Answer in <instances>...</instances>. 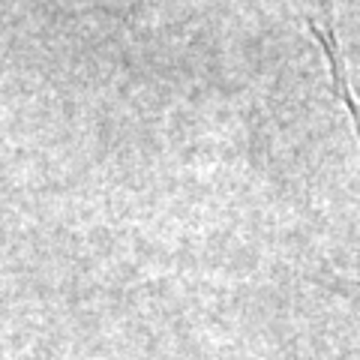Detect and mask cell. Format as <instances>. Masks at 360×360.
Returning a JSON list of instances; mask_svg holds the SVG:
<instances>
[{
	"mask_svg": "<svg viewBox=\"0 0 360 360\" xmlns=\"http://www.w3.org/2000/svg\"><path fill=\"white\" fill-rule=\"evenodd\" d=\"M309 30H312V37L315 42L324 49V58H328V70H330V78H333V90H336V96L342 99V105L348 111V117H352V127H354V139L360 144V103H357V96H354V90L352 84H348V72H345V60H342V51H340V42H336V37L330 30H321V27H315L312 21H309Z\"/></svg>",
	"mask_w": 360,
	"mask_h": 360,
	"instance_id": "1",
	"label": "cell"
}]
</instances>
